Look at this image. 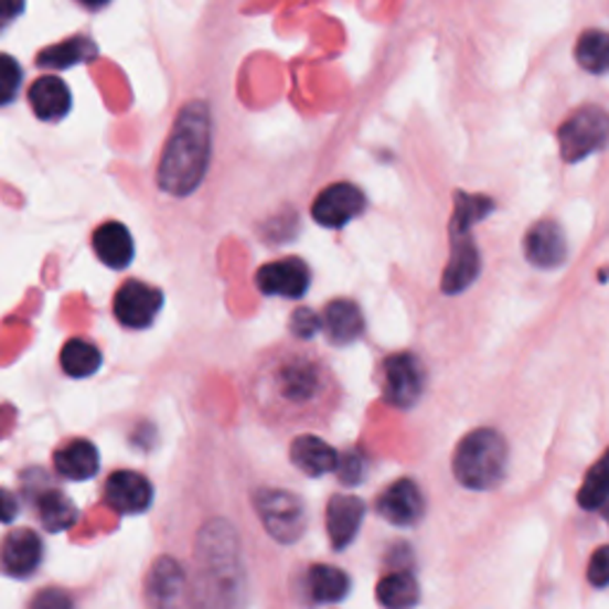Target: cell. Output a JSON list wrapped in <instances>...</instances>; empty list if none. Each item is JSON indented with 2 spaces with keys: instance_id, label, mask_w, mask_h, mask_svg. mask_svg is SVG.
Listing matches in <instances>:
<instances>
[{
  "instance_id": "20",
  "label": "cell",
  "mask_w": 609,
  "mask_h": 609,
  "mask_svg": "<svg viewBox=\"0 0 609 609\" xmlns=\"http://www.w3.org/2000/svg\"><path fill=\"white\" fill-rule=\"evenodd\" d=\"M291 462L308 477H324L336 471L339 452L317 436H298L291 444Z\"/></svg>"
},
{
  "instance_id": "27",
  "label": "cell",
  "mask_w": 609,
  "mask_h": 609,
  "mask_svg": "<svg viewBox=\"0 0 609 609\" xmlns=\"http://www.w3.org/2000/svg\"><path fill=\"white\" fill-rule=\"evenodd\" d=\"M576 60L578 65L592 74L609 72V34L590 29L576 43Z\"/></svg>"
},
{
  "instance_id": "8",
  "label": "cell",
  "mask_w": 609,
  "mask_h": 609,
  "mask_svg": "<svg viewBox=\"0 0 609 609\" xmlns=\"http://www.w3.org/2000/svg\"><path fill=\"white\" fill-rule=\"evenodd\" d=\"M450 260L444 271V293L457 296L474 284L481 271V257L471 228H450Z\"/></svg>"
},
{
  "instance_id": "14",
  "label": "cell",
  "mask_w": 609,
  "mask_h": 609,
  "mask_svg": "<svg viewBox=\"0 0 609 609\" xmlns=\"http://www.w3.org/2000/svg\"><path fill=\"white\" fill-rule=\"evenodd\" d=\"M152 485L139 471H115L105 483V502L119 514H139L150 507Z\"/></svg>"
},
{
  "instance_id": "34",
  "label": "cell",
  "mask_w": 609,
  "mask_h": 609,
  "mask_svg": "<svg viewBox=\"0 0 609 609\" xmlns=\"http://www.w3.org/2000/svg\"><path fill=\"white\" fill-rule=\"evenodd\" d=\"M24 10V0H0V20L8 22Z\"/></svg>"
},
{
  "instance_id": "9",
  "label": "cell",
  "mask_w": 609,
  "mask_h": 609,
  "mask_svg": "<svg viewBox=\"0 0 609 609\" xmlns=\"http://www.w3.org/2000/svg\"><path fill=\"white\" fill-rule=\"evenodd\" d=\"M255 281L265 296L302 298L308 293L312 274L300 257H284V260L267 263L265 267H260Z\"/></svg>"
},
{
  "instance_id": "1",
  "label": "cell",
  "mask_w": 609,
  "mask_h": 609,
  "mask_svg": "<svg viewBox=\"0 0 609 609\" xmlns=\"http://www.w3.org/2000/svg\"><path fill=\"white\" fill-rule=\"evenodd\" d=\"M246 395L267 429L293 434L324 429L339 405V384L327 360L304 343H277L257 355Z\"/></svg>"
},
{
  "instance_id": "11",
  "label": "cell",
  "mask_w": 609,
  "mask_h": 609,
  "mask_svg": "<svg viewBox=\"0 0 609 609\" xmlns=\"http://www.w3.org/2000/svg\"><path fill=\"white\" fill-rule=\"evenodd\" d=\"M43 559V541L39 533L18 528L0 543V571L12 578H29L36 574Z\"/></svg>"
},
{
  "instance_id": "24",
  "label": "cell",
  "mask_w": 609,
  "mask_h": 609,
  "mask_svg": "<svg viewBox=\"0 0 609 609\" xmlns=\"http://www.w3.org/2000/svg\"><path fill=\"white\" fill-rule=\"evenodd\" d=\"M96 53V45L90 43L84 36H74L67 39L57 45H51V49H45L39 53L36 63L41 67H53V70H65L72 67L76 63H84V60H90Z\"/></svg>"
},
{
  "instance_id": "31",
  "label": "cell",
  "mask_w": 609,
  "mask_h": 609,
  "mask_svg": "<svg viewBox=\"0 0 609 609\" xmlns=\"http://www.w3.org/2000/svg\"><path fill=\"white\" fill-rule=\"evenodd\" d=\"M319 329H322V319H319L312 310L300 308L291 314V331L298 341L312 339Z\"/></svg>"
},
{
  "instance_id": "3",
  "label": "cell",
  "mask_w": 609,
  "mask_h": 609,
  "mask_svg": "<svg viewBox=\"0 0 609 609\" xmlns=\"http://www.w3.org/2000/svg\"><path fill=\"white\" fill-rule=\"evenodd\" d=\"M507 444L493 429H477L462 438L452 457V474L469 491H489L505 477Z\"/></svg>"
},
{
  "instance_id": "16",
  "label": "cell",
  "mask_w": 609,
  "mask_h": 609,
  "mask_svg": "<svg viewBox=\"0 0 609 609\" xmlns=\"http://www.w3.org/2000/svg\"><path fill=\"white\" fill-rule=\"evenodd\" d=\"M55 469L60 477L70 481H86L98 474L100 467V455L98 448L86 438H74L67 440L65 446L55 450Z\"/></svg>"
},
{
  "instance_id": "22",
  "label": "cell",
  "mask_w": 609,
  "mask_h": 609,
  "mask_svg": "<svg viewBox=\"0 0 609 609\" xmlns=\"http://www.w3.org/2000/svg\"><path fill=\"white\" fill-rule=\"evenodd\" d=\"M60 364H63V372L72 378H86L96 374L103 364L100 350L84 339H72L65 343L63 353H60Z\"/></svg>"
},
{
  "instance_id": "7",
  "label": "cell",
  "mask_w": 609,
  "mask_h": 609,
  "mask_svg": "<svg viewBox=\"0 0 609 609\" xmlns=\"http://www.w3.org/2000/svg\"><path fill=\"white\" fill-rule=\"evenodd\" d=\"M113 310L121 327L148 329L162 310V293L156 286L129 279L119 286Z\"/></svg>"
},
{
  "instance_id": "36",
  "label": "cell",
  "mask_w": 609,
  "mask_h": 609,
  "mask_svg": "<svg viewBox=\"0 0 609 609\" xmlns=\"http://www.w3.org/2000/svg\"><path fill=\"white\" fill-rule=\"evenodd\" d=\"M607 520H609V514H607Z\"/></svg>"
},
{
  "instance_id": "5",
  "label": "cell",
  "mask_w": 609,
  "mask_h": 609,
  "mask_svg": "<svg viewBox=\"0 0 609 609\" xmlns=\"http://www.w3.org/2000/svg\"><path fill=\"white\" fill-rule=\"evenodd\" d=\"M255 507L271 538L293 543L304 533L308 516H304V505L298 495L288 491H260L255 495Z\"/></svg>"
},
{
  "instance_id": "25",
  "label": "cell",
  "mask_w": 609,
  "mask_h": 609,
  "mask_svg": "<svg viewBox=\"0 0 609 609\" xmlns=\"http://www.w3.org/2000/svg\"><path fill=\"white\" fill-rule=\"evenodd\" d=\"M74 502L60 491H49L39 498V522L49 533H60L74 526L76 522Z\"/></svg>"
},
{
  "instance_id": "28",
  "label": "cell",
  "mask_w": 609,
  "mask_h": 609,
  "mask_svg": "<svg viewBox=\"0 0 609 609\" xmlns=\"http://www.w3.org/2000/svg\"><path fill=\"white\" fill-rule=\"evenodd\" d=\"M493 207H495V203L489 195H469L464 191H457L450 228H471L483 217H489Z\"/></svg>"
},
{
  "instance_id": "21",
  "label": "cell",
  "mask_w": 609,
  "mask_h": 609,
  "mask_svg": "<svg viewBox=\"0 0 609 609\" xmlns=\"http://www.w3.org/2000/svg\"><path fill=\"white\" fill-rule=\"evenodd\" d=\"M304 588L314 602H339L348 596L350 578L339 567L314 565L304 578Z\"/></svg>"
},
{
  "instance_id": "12",
  "label": "cell",
  "mask_w": 609,
  "mask_h": 609,
  "mask_svg": "<svg viewBox=\"0 0 609 609\" xmlns=\"http://www.w3.org/2000/svg\"><path fill=\"white\" fill-rule=\"evenodd\" d=\"M526 260L538 269H555L567 260V238L562 226L553 220L531 224L524 238Z\"/></svg>"
},
{
  "instance_id": "2",
  "label": "cell",
  "mask_w": 609,
  "mask_h": 609,
  "mask_svg": "<svg viewBox=\"0 0 609 609\" xmlns=\"http://www.w3.org/2000/svg\"><path fill=\"white\" fill-rule=\"evenodd\" d=\"M210 160V113L205 103H191L179 113L164 146L158 184L172 195H189L201 184Z\"/></svg>"
},
{
  "instance_id": "4",
  "label": "cell",
  "mask_w": 609,
  "mask_h": 609,
  "mask_svg": "<svg viewBox=\"0 0 609 609\" xmlns=\"http://www.w3.org/2000/svg\"><path fill=\"white\" fill-rule=\"evenodd\" d=\"M565 162H578L605 148L609 141V113L596 105L576 110L557 131Z\"/></svg>"
},
{
  "instance_id": "32",
  "label": "cell",
  "mask_w": 609,
  "mask_h": 609,
  "mask_svg": "<svg viewBox=\"0 0 609 609\" xmlns=\"http://www.w3.org/2000/svg\"><path fill=\"white\" fill-rule=\"evenodd\" d=\"M588 581L596 588L609 586V545L598 547L588 562Z\"/></svg>"
},
{
  "instance_id": "17",
  "label": "cell",
  "mask_w": 609,
  "mask_h": 609,
  "mask_svg": "<svg viewBox=\"0 0 609 609\" xmlns=\"http://www.w3.org/2000/svg\"><path fill=\"white\" fill-rule=\"evenodd\" d=\"M29 103H32V110L39 119L57 121L70 113L72 96L60 76H41L29 88Z\"/></svg>"
},
{
  "instance_id": "35",
  "label": "cell",
  "mask_w": 609,
  "mask_h": 609,
  "mask_svg": "<svg viewBox=\"0 0 609 609\" xmlns=\"http://www.w3.org/2000/svg\"><path fill=\"white\" fill-rule=\"evenodd\" d=\"M76 3H82L84 8H90V10H98L103 6H108L110 0H76Z\"/></svg>"
},
{
  "instance_id": "23",
  "label": "cell",
  "mask_w": 609,
  "mask_h": 609,
  "mask_svg": "<svg viewBox=\"0 0 609 609\" xmlns=\"http://www.w3.org/2000/svg\"><path fill=\"white\" fill-rule=\"evenodd\" d=\"M376 600L384 607H393V609L417 605L419 588L415 576L403 569L384 576L376 586Z\"/></svg>"
},
{
  "instance_id": "30",
  "label": "cell",
  "mask_w": 609,
  "mask_h": 609,
  "mask_svg": "<svg viewBox=\"0 0 609 609\" xmlns=\"http://www.w3.org/2000/svg\"><path fill=\"white\" fill-rule=\"evenodd\" d=\"M336 471L345 485H357L364 479V471H367V460L360 450H348L345 455H339Z\"/></svg>"
},
{
  "instance_id": "10",
  "label": "cell",
  "mask_w": 609,
  "mask_h": 609,
  "mask_svg": "<svg viewBox=\"0 0 609 609\" xmlns=\"http://www.w3.org/2000/svg\"><path fill=\"white\" fill-rule=\"evenodd\" d=\"M364 193L353 184H333L317 195L312 203V217L327 228H341L350 220L362 215Z\"/></svg>"
},
{
  "instance_id": "6",
  "label": "cell",
  "mask_w": 609,
  "mask_h": 609,
  "mask_svg": "<svg viewBox=\"0 0 609 609\" xmlns=\"http://www.w3.org/2000/svg\"><path fill=\"white\" fill-rule=\"evenodd\" d=\"M381 391L393 407H413L424 391V367L413 353L386 357L381 367Z\"/></svg>"
},
{
  "instance_id": "13",
  "label": "cell",
  "mask_w": 609,
  "mask_h": 609,
  "mask_svg": "<svg viewBox=\"0 0 609 609\" xmlns=\"http://www.w3.org/2000/svg\"><path fill=\"white\" fill-rule=\"evenodd\" d=\"M376 510L395 526H413L424 514V498L413 479H400L378 495Z\"/></svg>"
},
{
  "instance_id": "29",
  "label": "cell",
  "mask_w": 609,
  "mask_h": 609,
  "mask_svg": "<svg viewBox=\"0 0 609 609\" xmlns=\"http://www.w3.org/2000/svg\"><path fill=\"white\" fill-rule=\"evenodd\" d=\"M22 84V67L14 57L0 53V105H8L18 96Z\"/></svg>"
},
{
  "instance_id": "33",
  "label": "cell",
  "mask_w": 609,
  "mask_h": 609,
  "mask_svg": "<svg viewBox=\"0 0 609 609\" xmlns=\"http://www.w3.org/2000/svg\"><path fill=\"white\" fill-rule=\"evenodd\" d=\"M20 514V500L12 491L0 489V524H10Z\"/></svg>"
},
{
  "instance_id": "18",
  "label": "cell",
  "mask_w": 609,
  "mask_h": 609,
  "mask_svg": "<svg viewBox=\"0 0 609 609\" xmlns=\"http://www.w3.org/2000/svg\"><path fill=\"white\" fill-rule=\"evenodd\" d=\"M94 250L98 260L113 269H125L133 260V238L119 222H105L94 234Z\"/></svg>"
},
{
  "instance_id": "15",
  "label": "cell",
  "mask_w": 609,
  "mask_h": 609,
  "mask_svg": "<svg viewBox=\"0 0 609 609\" xmlns=\"http://www.w3.org/2000/svg\"><path fill=\"white\" fill-rule=\"evenodd\" d=\"M364 520V502L355 495H333L327 505V531L336 551L355 541Z\"/></svg>"
},
{
  "instance_id": "26",
  "label": "cell",
  "mask_w": 609,
  "mask_h": 609,
  "mask_svg": "<svg viewBox=\"0 0 609 609\" xmlns=\"http://www.w3.org/2000/svg\"><path fill=\"white\" fill-rule=\"evenodd\" d=\"M609 500V448L600 460L588 469L586 481L578 491V505L584 510H600Z\"/></svg>"
},
{
  "instance_id": "19",
  "label": "cell",
  "mask_w": 609,
  "mask_h": 609,
  "mask_svg": "<svg viewBox=\"0 0 609 609\" xmlns=\"http://www.w3.org/2000/svg\"><path fill=\"white\" fill-rule=\"evenodd\" d=\"M322 329L331 343L348 345L362 336L364 317L353 300H333L324 310Z\"/></svg>"
}]
</instances>
